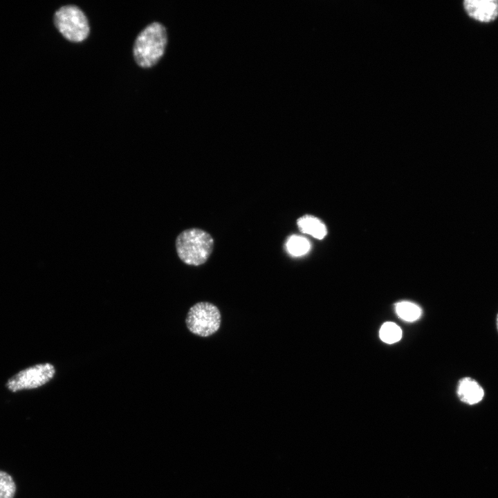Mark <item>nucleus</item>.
Returning a JSON list of instances; mask_svg holds the SVG:
<instances>
[{
	"label": "nucleus",
	"mask_w": 498,
	"mask_h": 498,
	"mask_svg": "<svg viewBox=\"0 0 498 498\" xmlns=\"http://www.w3.org/2000/svg\"><path fill=\"white\" fill-rule=\"evenodd\" d=\"M214 248L212 237L196 228L181 231L175 239V250L178 259L189 266H200L207 261Z\"/></svg>",
	"instance_id": "1"
},
{
	"label": "nucleus",
	"mask_w": 498,
	"mask_h": 498,
	"mask_svg": "<svg viewBox=\"0 0 498 498\" xmlns=\"http://www.w3.org/2000/svg\"><path fill=\"white\" fill-rule=\"evenodd\" d=\"M167 42L166 29L158 22L147 26L138 35L133 47V57L138 66L149 68L163 55Z\"/></svg>",
	"instance_id": "2"
},
{
	"label": "nucleus",
	"mask_w": 498,
	"mask_h": 498,
	"mask_svg": "<svg viewBox=\"0 0 498 498\" xmlns=\"http://www.w3.org/2000/svg\"><path fill=\"white\" fill-rule=\"evenodd\" d=\"M54 24L59 33L68 40L81 42L90 32L88 19L83 11L76 6L67 5L59 8L54 15Z\"/></svg>",
	"instance_id": "3"
},
{
	"label": "nucleus",
	"mask_w": 498,
	"mask_h": 498,
	"mask_svg": "<svg viewBox=\"0 0 498 498\" xmlns=\"http://www.w3.org/2000/svg\"><path fill=\"white\" fill-rule=\"evenodd\" d=\"M188 330L201 337H209L220 328L221 315L219 309L213 304L201 302L189 310L186 320Z\"/></svg>",
	"instance_id": "4"
},
{
	"label": "nucleus",
	"mask_w": 498,
	"mask_h": 498,
	"mask_svg": "<svg viewBox=\"0 0 498 498\" xmlns=\"http://www.w3.org/2000/svg\"><path fill=\"white\" fill-rule=\"evenodd\" d=\"M55 374V369L53 365L38 364L20 371L11 377L6 385L12 392L35 389L49 382Z\"/></svg>",
	"instance_id": "5"
},
{
	"label": "nucleus",
	"mask_w": 498,
	"mask_h": 498,
	"mask_svg": "<svg viewBox=\"0 0 498 498\" xmlns=\"http://www.w3.org/2000/svg\"><path fill=\"white\" fill-rule=\"evenodd\" d=\"M463 6L469 17L481 23H490L498 17V0H464Z\"/></svg>",
	"instance_id": "6"
},
{
	"label": "nucleus",
	"mask_w": 498,
	"mask_h": 498,
	"mask_svg": "<svg viewBox=\"0 0 498 498\" xmlns=\"http://www.w3.org/2000/svg\"><path fill=\"white\" fill-rule=\"evenodd\" d=\"M456 394L461 402L474 405L482 401L485 396V390L476 379L464 376L457 382Z\"/></svg>",
	"instance_id": "7"
},
{
	"label": "nucleus",
	"mask_w": 498,
	"mask_h": 498,
	"mask_svg": "<svg viewBox=\"0 0 498 498\" xmlns=\"http://www.w3.org/2000/svg\"><path fill=\"white\" fill-rule=\"evenodd\" d=\"M297 224L302 232L317 239H323L327 232L325 225L319 219L311 215H304L299 218Z\"/></svg>",
	"instance_id": "8"
},
{
	"label": "nucleus",
	"mask_w": 498,
	"mask_h": 498,
	"mask_svg": "<svg viewBox=\"0 0 498 498\" xmlns=\"http://www.w3.org/2000/svg\"><path fill=\"white\" fill-rule=\"evenodd\" d=\"M395 311L397 315L406 322L417 320L421 315V308L414 303L408 301H402L395 305Z\"/></svg>",
	"instance_id": "9"
},
{
	"label": "nucleus",
	"mask_w": 498,
	"mask_h": 498,
	"mask_svg": "<svg viewBox=\"0 0 498 498\" xmlns=\"http://www.w3.org/2000/svg\"><path fill=\"white\" fill-rule=\"evenodd\" d=\"M286 245L288 253L295 257L305 255L310 249L308 240L298 235L289 237Z\"/></svg>",
	"instance_id": "10"
},
{
	"label": "nucleus",
	"mask_w": 498,
	"mask_h": 498,
	"mask_svg": "<svg viewBox=\"0 0 498 498\" xmlns=\"http://www.w3.org/2000/svg\"><path fill=\"white\" fill-rule=\"evenodd\" d=\"M379 335L382 341L393 344L399 341L402 337L400 328L395 323L387 322L380 327Z\"/></svg>",
	"instance_id": "11"
},
{
	"label": "nucleus",
	"mask_w": 498,
	"mask_h": 498,
	"mask_svg": "<svg viewBox=\"0 0 498 498\" xmlns=\"http://www.w3.org/2000/svg\"><path fill=\"white\" fill-rule=\"evenodd\" d=\"M16 485L8 473L0 470V498H14Z\"/></svg>",
	"instance_id": "12"
},
{
	"label": "nucleus",
	"mask_w": 498,
	"mask_h": 498,
	"mask_svg": "<svg viewBox=\"0 0 498 498\" xmlns=\"http://www.w3.org/2000/svg\"><path fill=\"white\" fill-rule=\"evenodd\" d=\"M495 322H496V328H497V332H498V313H497V315H496Z\"/></svg>",
	"instance_id": "13"
}]
</instances>
